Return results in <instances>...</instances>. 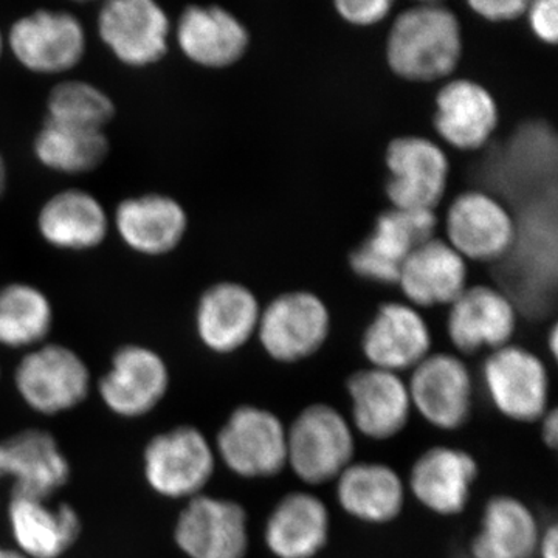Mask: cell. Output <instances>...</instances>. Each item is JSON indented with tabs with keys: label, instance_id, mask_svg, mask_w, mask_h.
Returning a JSON list of instances; mask_svg holds the SVG:
<instances>
[{
	"label": "cell",
	"instance_id": "14",
	"mask_svg": "<svg viewBox=\"0 0 558 558\" xmlns=\"http://www.w3.org/2000/svg\"><path fill=\"white\" fill-rule=\"evenodd\" d=\"M436 227L435 211L388 209L377 218L373 233L349 255L351 269L371 281L398 284L403 263L418 245L435 238Z\"/></svg>",
	"mask_w": 558,
	"mask_h": 558
},
{
	"label": "cell",
	"instance_id": "12",
	"mask_svg": "<svg viewBox=\"0 0 558 558\" xmlns=\"http://www.w3.org/2000/svg\"><path fill=\"white\" fill-rule=\"evenodd\" d=\"M409 385L411 407L432 427L457 432L473 413L472 374L458 355L436 352L413 369Z\"/></svg>",
	"mask_w": 558,
	"mask_h": 558
},
{
	"label": "cell",
	"instance_id": "16",
	"mask_svg": "<svg viewBox=\"0 0 558 558\" xmlns=\"http://www.w3.org/2000/svg\"><path fill=\"white\" fill-rule=\"evenodd\" d=\"M170 388V369L159 352L143 344H124L113 352L110 368L98 384L105 405L121 417L150 413Z\"/></svg>",
	"mask_w": 558,
	"mask_h": 558
},
{
	"label": "cell",
	"instance_id": "28",
	"mask_svg": "<svg viewBox=\"0 0 558 558\" xmlns=\"http://www.w3.org/2000/svg\"><path fill=\"white\" fill-rule=\"evenodd\" d=\"M468 263L449 242L432 238L403 263L398 284L417 307L451 304L468 289Z\"/></svg>",
	"mask_w": 558,
	"mask_h": 558
},
{
	"label": "cell",
	"instance_id": "35",
	"mask_svg": "<svg viewBox=\"0 0 558 558\" xmlns=\"http://www.w3.org/2000/svg\"><path fill=\"white\" fill-rule=\"evenodd\" d=\"M526 16L535 38L542 43L556 46L558 40V2L557 0H535L529 2Z\"/></svg>",
	"mask_w": 558,
	"mask_h": 558
},
{
	"label": "cell",
	"instance_id": "6",
	"mask_svg": "<svg viewBox=\"0 0 558 558\" xmlns=\"http://www.w3.org/2000/svg\"><path fill=\"white\" fill-rule=\"evenodd\" d=\"M330 314L325 301L306 290L282 293L260 311V347L282 365L304 362L325 347L330 333Z\"/></svg>",
	"mask_w": 558,
	"mask_h": 558
},
{
	"label": "cell",
	"instance_id": "39",
	"mask_svg": "<svg viewBox=\"0 0 558 558\" xmlns=\"http://www.w3.org/2000/svg\"><path fill=\"white\" fill-rule=\"evenodd\" d=\"M7 189H9V167H7V161L0 153V201H2Z\"/></svg>",
	"mask_w": 558,
	"mask_h": 558
},
{
	"label": "cell",
	"instance_id": "41",
	"mask_svg": "<svg viewBox=\"0 0 558 558\" xmlns=\"http://www.w3.org/2000/svg\"><path fill=\"white\" fill-rule=\"evenodd\" d=\"M0 558H27L17 549L3 548L0 546Z\"/></svg>",
	"mask_w": 558,
	"mask_h": 558
},
{
	"label": "cell",
	"instance_id": "3",
	"mask_svg": "<svg viewBox=\"0 0 558 558\" xmlns=\"http://www.w3.org/2000/svg\"><path fill=\"white\" fill-rule=\"evenodd\" d=\"M7 51L33 75L73 72L87 53V35L76 14L38 9L11 22L5 32Z\"/></svg>",
	"mask_w": 558,
	"mask_h": 558
},
{
	"label": "cell",
	"instance_id": "32",
	"mask_svg": "<svg viewBox=\"0 0 558 558\" xmlns=\"http://www.w3.org/2000/svg\"><path fill=\"white\" fill-rule=\"evenodd\" d=\"M51 300L38 286L13 281L0 288V347L38 348L53 329Z\"/></svg>",
	"mask_w": 558,
	"mask_h": 558
},
{
	"label": "cell",
	"instance_id": "37",
	"mask_svg": "<svg viewBox=\"0 0 558 558\" xmlns=\"http://www.w3.org/2000/svg\"><path fill=\"white\" fill-rule=\"evenodd\" d=\"M539 435L543 444L550 450H556L558 446V411L549 409L545 416L539 418Z\"/></svg>",
	"mask_w": 558,
	"mask_h": 558
},
{
	"label": "cell",
	"instance_id": "40",
	"mask_svg": "<svg viewBox=\"0 0 558 558\" xmlns=\"http://www.w3.org/2000/svg\"><path fill=\"white\" fill-rule=\"evenodd\" d=\"M548 347L554 359L558 357V328L554 325L549 330Z\"/></svg>",
	"mask_w": 558,
	"mask_h": 558
},
{
	"label": "cell",
	"instance_id": "4",
	"mask_svg": "<svg viewBox=\"0 0 558 558\" xmlns=\"http://www.w3.org/2000/svg\"><path fill=\"white\" fill-rule=\"evenodd\" d=\"M215 451L240 478H275L288 468V427L274 411L236 407L216 436Z\"/></svg>",
	"mask_w": 558,
	"mask_h": 558
},
{
	"label": "cell",
	"instance_id": "9",
	"mask_svg": "<svg viewBox=\"0 0 558 558\" xmlns=\"http://www.w3.org/2000/svg\"><path fill=\"white\" fill-rule=\"evenodd\" d=\"M488 399L509 421L532 424L550 409V380L545 363L517 344L490 352L483 366Z\"/></svg>",
	"mask_w": 558,
	"mask_h": 558
},
{
	"label": "cell",
	"instance_id": "21",
	"mask_svg": "<svg viewBox=\"0 0 558 558\" xmlns=\"http://www.w3.org/2000/svg\"><path fill=\"white\" fill-rule=\"evenodd\" d=\"M351 400V425L371 440H389L409 425V385L400 374L379 368L354 371L347 380Z\"/></svg>",
	"mask_w": 558,
	"mask_h": 558
},
{
	"label": "cell",
	"instance_id": "19",
	"mask_svg": "<svg viewBox=\"0 0 558 558\" xmlns=\"http://www.w3.org/2000/svg\"><path fill=\"white\" fill-rule=\"evenodd\" d=\"M255 293L236 281H220L197 300L194 328L201 343L218 355L240 351L256 336L260 317Z\"/></svg>",
	"mask_w": 558,
	"mask_h": 558
},
{
	"label": "cell",
	"instance_id": "25",
	"mask_svg": "<svg viewBox=\"0 0 558 558\" xmlns=\"http://www.w3.org/2000/svg\"><path fill=\"white\" fill-rule=\"evenodd\" d=\"M329 537L328 505L311 492L286 494L264 526V543L275 558H315L328 546Z\"/></svg>",
	"mask_w": 558,
	"mask_h": 558
},
{
	"label": "cell",
	"instance_id": "17",
	"mask_svg": "<svg viewBox=\"0 0 558 558\" xmlns=\"http://www.w3.org/2000/svg\"><path fill=\"white\" fill-rule=\"evenodd\" d=\"M172 43L197 68H233L245 57L250 33L236 14L219 5H189L172 22Z\"/></svg>",
	"mask_w": 558,
	"mask_h": 558
},
{
	"label": "cell",
	"instance_id": "10",
	"mask_svg": "<svg viewBox=\"0 0 558 558\" xmlns=\"http://www.w3.org/2000/svg\"><path fill=\"white\" fill-rule=\"evenodd\" d=\"M389 178L385 185L392 208L435 211L446 194L450 163L432 140L403 135L387 148Z\"/></svg>",
	"mask_w": 558,
	"mask_h": 558
},
{
	"label": "cell",
	"instance_id": "34",
	"mask_svg": "<svg viewBox=\"0 0 558 558\" xmlns=\"http://www.w3.org/2000/svg\"><path fill=\"white\" fill-rule=\"evenodd\" d=\"M392 7V0H337L333 3L341 20L357 27L379 24L391 13Z\"/></svg>",
	"mask_w": 558,
	"mask_h": 558
},
{
	"label": "cell",
	"instance_id": "20",
	"mask_svg": "<svg viewBox=\"0 0 558 558\" xmlns=\"http://www.w3.org/2000/svg\"><path fill=\"white\" fill-rule=\"evenodd\" d=\"M519 323L515 303L488 286L468 288L450 304L447 332L462 354L492 352L510 344Z\"/></svg>",
	"mask_w": 558,
	"mask_h": 558
},
{
	"label": "cell",
	"instance_id": "2",
	"mask_svg": "<svg viewBox=\"0 0 558 558\" xmlns=\"http://www.w3.org/2000/svg\"><path fill=\"white\" fill-rule=\"evenodd\" d=\"M354 457V428L329 403L304 407L288 427V468L304 484L336 481Z\"/></svg>",
	"mask_w": 558,
	"mask_h": 558
},
{
	"label": "cell",
	"instance_id": "36",
	"mask_svg": "<svg viewBox=\"0 0 558 558\" xmlns=\"http://www.w3.org/2000/svg\"><path fill=\"white\" fill-rule=\"evenodd\" d=\"M470 9L490 22H510L526 14L529 0H472Z\"/></svg>",
	"mask_w": 558,
	"mask_h": 558
},
{
	"label": "cell",
	"instance_id": "23",
	"mask_svg": "<svg viewBox=\"0 0 558 558\" xmlns=\"http://www.w3.org/2000/svg\"><path fill=\"white\" fill-rule=\"evenodd\" d=\"M13 480L11 497L50 499L68 484L70 464L57 439L25 429L0 442V480Z\"/></svg>",
	"mask_w": 558,
	"mask_h": 558
},
{
	"label": "cell",
	"instance_id": "38",
	"mask_svg": "<svg viewBox=\"0 0 558 558\" xmlns=\"http://www.w3.org/2000/svg\"><path fill=\"white\" fill-rule=\"evenodd\" d=\"M537 554L539 558H558V526L556 523L549 524L539 534Z\"/></svg>",
	"mask_w": 558,
	"mask_h": 558
},
{
	"label": "cell",
	"instance_id": "33",
	"mask_svg": "<svg viewBox=\"0 0 558 558\" xmlns=\"http://www.w3.org/2000/svg\"><path fill=\"white\" fill-rule=\"evenodd\" d=\"M117 116L108 92L86 80H62L47 95L46 119L69 126L106 131Z\"/></svg>",
	"mask_w": 558,
	"mask_h": 558
},
{
	"label": "cell",
	"instance_id": "13",
	"mask_svg": "<svg viewBox=\"0 0 558 558\" xmlns=\"http://www.w3.org/2000/svg\"><path fill=\"white\" fill-rule=\"evenodd\" d=\"M110 223L121 244L145 258L171 255L190 229L189 211L165 193L124 197L110 215Z\"/></svg>",
	"mask_w": 558,
	"mask_h": 558
},
{
	"label": "cell",
	"instance_id": "8",
	"mask_svg": "<svg viewBox=\"0 0 558 558\" xmlns=\"http://www.w3.org/2000/svg\"><path fill=\"white\" fill-rule=\"evenodd\" d=\"M14 384L32 410L53 416L75 409L87 398L90 371L78 352L46 341L17 363Z\"/></svg>",
	"mask_w": 558,
	"mask_h": 558
},
{
	"label": "cell",
	"instance_id": "42",
	"mask_svg": "<svg viewBox=\"0 0 558 558\" xmlns=\"http://www.w3.org/2000/svg\"><path fill=\"white\" fill-rule=\"evenodd\" d=\"M7 51V44H5V32L0 28V61H2L3 53Z\"/></svg>",
	"mask_w": 558,
	"mask_h": 558
},
{
	"label": "cell",
	"instance_id": "26",
	"mask_svg": "<svg viewBox=\"0 0 558 558\" xmlns=\"http://www.w3.org/2000/svg\"><path fill=\"white\" fill-rule=\"evenodd\" d=\"M336 483L341 510L360 523H392L405 509V483L391 465L384 462H352Z\"/></svg>",
	"mask_w": 558,
	"mask_h": 558
},
{
	"label": "cell",
	"instance_id": "5",
	"mask_svg": "<svg viewBox=\"0 0 558 558\" xmlns=\"http://www.w3.org/2000/svg\"><path fill=\"white\" fill-rule=\"evenodd\" d=\"M95 27L102 46L128 69L153 68L171 50L172 20L154 0H109Z\"/></svg>",
	"mask_w": 558,
	"mask_h": 558
},
{
	"label": "cell",
	"instance_id": "1",
	"mask_svg": "<svg viewBox=\"0 0 558 558\" xmlns=\"http://www.w3.org/2000/svg\"><path fill=\"white\" fill-rule=\"evenodd\" d=\"M461 57V24L440 3H418L402 11L388 33L389 69L413 83L447 78Z\"/></svg>",
	"mask_w": 558,
	"mask_h": 558
},
{
	"label": "cell",
	"instance_id": "11",
	"mask_svg": "<svg viewBox=\"0 0 558 558\" xmlns=\"http://www.w3.org/2000/svg\"><path fill=\"white\" fill-rule=\"evenodd\" d=\"M174 539L189 558H245L250 550L247 510L233 499L197 495L179 513Z\"/></svg>",
	"mask_w": 558,
	"mask_h": 558
},
{
	"label": "cell",
	"instance_id": "27",
	"mask_svg": "<svg viewBox=\"0 0 558 558\" xmlns=\"http://www.w3.org/2000/svg\"><path fill=\"white\" fill-rule=\"evenodd\" d=\"M498 121L497 101L476 81H450L436 95L435 128L453 148H483Z\"/></svg>",
	"mask_w": 558,
	"mask_h": 558
},
{
	"label": "cell",
	"instance_id": "29",
	"mask_svg": "<svg viewBox=\"0 0 558 558\" xmlns=\"http://www.w3.org/2000/svg\"><path fill=\"white\" fill-rule=\"evenodd\" d=\"M50 499L11 497L9 523L17 550L27 558H60L81 535V519L72 506Z\"/></svg>",
	"mask_w": 558,
	"mask_h": 558
},
{
	"label": "cell",
	"instance_id": "24",
	"mask_svg": "<svg viewBox=\"0 0 558 558\" xmlns=\"http://www.w3.org/2000/svg\"><path fill=\"white\" fill-rule=\"evenodd\" d=\"M432 332L413 306H380L362 337V351L373 368L402 373L414 369L432 354Z\"/></svg>",
	"mask_w": 558,
	"mask_h": 558
},
{
	"label": "cell",
	"instance_id": "18",
	"mask_svg": "<svg viewBox=\"0 0 558 558\" xmlns=\"http://www.w3.org/2000/svg\"><path fill=\"white\" fill-rule=\"evenodd\" d=\"M478 476V461L468 450L433 446L411 465L409 488L428 512L457 517L468 509Z\"/></svg>",
	"mask_w": 558,
	"mask_h": 558
},
{
	"label": "cell",
	"instance_id": "7",
	"mask_svg": "<svg viewBox=\"0 0 558 558\" xmlns=\"http://www.w3.org/2000/svg\"><path fill=\"white\" fill-rule=\"evenodd\" d=\"M216 451L199 428L182 425L154 436L143 453L149 487L161 497L191 499L215 475Z\"/></svg>",
	"mask_w": 558,
	"mask_h": 558
},
{
	"label": "cell",
	"instance_id": "30",
	"mask_svg": "<svg viewBox=\"0 0 558 558\" xmlns=\"http://www.w3.org/2000/svg\"><path fill=\"white\" fill-rule=\"evenodd\" d=\"M542 529L526 502L512 495H494L481 513L480 529L470 542L472 558H532Z\"/></svg>",
	"mask_w": 558,
	"mask_h": 558
},
{
	"label": "cell",
	"instance_id": "15",
	"mask_svg": "<svg viewBox=\"0 0 558 558\" xmlns=\"http://www.w3.org/2000/svg\"><path fill=\"white\" fill-rule=\"evenodd\" d=\"M446 229L451 247L478 263L505 258L519 233L509 209L484 191L459 194L447 213Z\"/></svg>",
	"mask_w": 558,
	"mask_h": 558
},
{
	"label": "cell",
	"instance_id": "31",
	"mask_svg": "<svg viewBox=\"0 0 558 558\" xmlns=\"http://www.w3.org/2000/svg\"><path fill=\"white\" fill-rule=\"evenodd\" d=\"M40 167L54 174L84 175L97 171L108 160V132L86 130L44 120L32 145Z\"/></svg>",
	"mask_w": 558,
	"mask_h": 558
},
{
	"label": "cell",
	"instance_id": "22",
	"mask_svg": "<svg viewBox=\"0 0 558 558\" xmlns=\"http://www.w3.org/2000/svg\"><path fill=\"white\" fill-rule=\"evenodd\" d=\"M40 240L61 252H90L108 240L112 223L105 204L90 191L68 189L47 197L36 216Z\"/></svg>",
	"mask_w": 558,
	"mask_h": 558
}]
</instances>
